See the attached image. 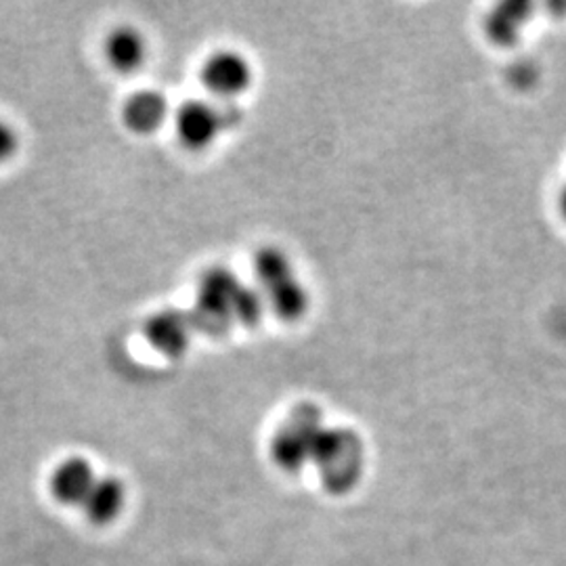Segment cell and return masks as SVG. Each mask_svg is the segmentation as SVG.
I'll return each mask as SVG.
<instances>
[{"label":"cell","mask_w":566,"mask_h":566,"mask_svg":"<svg viewBox=\"0 0 566 566\" xmlns=\"http://www.w3.org/2000/svg\"><path fill=\"white\" fill-rule=\"evenodd\" d=\"M128 491L116 476H99L82 504L86 521L93 526L114 525L126 507Z\"/></svg>","instance_id":"8"},{"label":"cell","mask_w":566,"mask_h":566,"mask_svg":"<svg viewBox=\"0 0 566 566\" xmlns=\"http://www.w3.org/2000/svg\"><path fill=\"white\" fill-rule=\"evenodd\" d=\"M263 306V296L254 287L243 285L233 271L212 266L202 273L196 308L189 313L198 332L224 336L233 325L252 327L259 324Z\"/></svg>","instance_id":"1"},{"label":"cell","mask_w":566,"mask_h":566,"mask_svg":"<svg viewBox=\"0 0 566 566\" xmlns=\"http://www.w3.org/2000/svg\"><path fill=\"white\" fill-rule=\"evenodd\" d=\"M202 81L217 97L233 99L250 88L252 67L240 53L219 51L203 63Z\"/></svg>","instance_id":"6"},{"label":"cell","mask_w":566,"mask_h":566,"mask_svg":"<svg viewBox=\"0 0 566 566\" xmlns=\"http://www.w3.org/2000/svg\"><path fill=\"white\" fill-rule=\"evenodd\" d=\"M105 55L107 61L120 72L137 70L145 60V39L142 32L128 25L114 30L105 41Z\"/></svg>","instance_id":"10"},{"label":"cell","mask_w":566,"mask_h":566,"mask_svg":"<svg viewBox=\"0 0 566 566\" xmlns=\"http://www.w3.org/2000/svg\"><path fill=\"white\" fill-rule=\"evenodd\" d=\"M526 11H528V4L523 2H507L504 7H500L489 20L491 39L502 44L514 41L521 23L525 21Z\"/></svg>","instance_id":"12"},{"label":"cell","mask_w":566,"mask_h":566,"mask_svg":"<svg viewBox=\"0 0 566 566\" xmlns=\"http://www.w3.org/2000/svg\"><path fill=\"white\" fill-rule=\"evenodd\" d=\"M18 145H20L18 133L7 122L0 120V164L15 156Z\"/></svg>","instance_id":"13"},{"label":"cell","mask_w":566,"mask_h":566,"mask_svg":"<svg viewBox=\"0 0 566 566\" xmlns=\"http://www.w3.org/2000/svg\"><path fill=\"white\" fill-rule=\"evenodd\" d=\"M193 329L196 325L191 319V313L166 308L145 322L143 334H145V340L151 344L160 355L177 359L191 343Z\"/></svg>","instance_id":"5"},{"label":"cell","mask_w":566,"mask_h":566,"mask_svg":"<svg viewBox=\"0 0 566 566\" xmlns=\"http://www.w3.org/2000/svg\"><path fill=\"white\" fill-rule=\"evenodd\" d=\"M242 118L240 109L233 105L217 107L212 103L187 102L177 112V135L187 147L202 149L219 137L224 128H231Z\"/></svg>","instance_id":"4"},{"label":"cell","mask_w":566,"mask_h":566,"mask_svg":"<svg viewBox=\"0 0 566 566\" xmlns=\"http://www.w3.org/2000/svg\"><path fill=\"white\" fill-rule=\"evenodd\" d=\"M97 479V470L86 458L72 455L55 465L49 479V489L61 506L82 507Z\"/></svg>","instance_id":"7"},{"label":"cell","mask_w":566,"mask_h":566,"mask_svg":"<svg viewBox=\"0 0 566 566\" xmlns=\"http://www.w3.org/2000/svg\"><path fill=\"white\" fill-rule=\"evenodd\" d=\"M311 464L317 468L327 493L344 495L364 476V441L350 428L325 426L315 443Z\"/></svg>","instance_id":"2"},{"label":"cell","mask_w":566,"mask_h":566,"mask_svg":"<svg viewBox=\"0 0 566 566\" xmlns=\"http://www.w3.org/2000/svg\"><path fill=\"white\" fill-rule=\"evenodd\" d=\"M266 292L269 304L273 306L275 315L283 322H298L308 308V294L296 275L271 285Z\"/></svg>","instance_id":"11"},{"label":"cell","mask_w":566,"mask_h":566,"mask_svg":"<svg viewBox=\"0 0 566 566\" xmlns=\"http://www.w3.org/2000/svg\"><path fill=\"white\" fill-rule=\"evenodd\" d=\"M560 210H563V214L566 217V187L565 191H563V196H560Z\"/></svg>","instance_id":"14"},{"label":"cell","mask_w":566,"mask_h":566,"mask_svg":"<svg viewBox=\"0 0 566 566\" xmlns=\"http://www.w3.org/2000/svg\"><path fill=\"white\" fill-rule=\"evenodd\" d=\"M324 428V418L317 405H296L273 434L271 458L275 465L287 474L303 472L313 462L315 443Z\"/></svg>","instance_id":"3"},{"label":"cell","mask_w":566,"mask_h":566,"mask_svg":"<svg viewBox=\"0 0 566 566\" xmlns=\"http://www.w3.org/2000/svg\"><path fill=\"white\" fill-rule=\"evenodd\" d=\"M168 118V102L156 91H142L128 97L122 109L124 124L137 133V135H149L158 130Z\"/></svg>","instance_id":"9"}]
</instances>
